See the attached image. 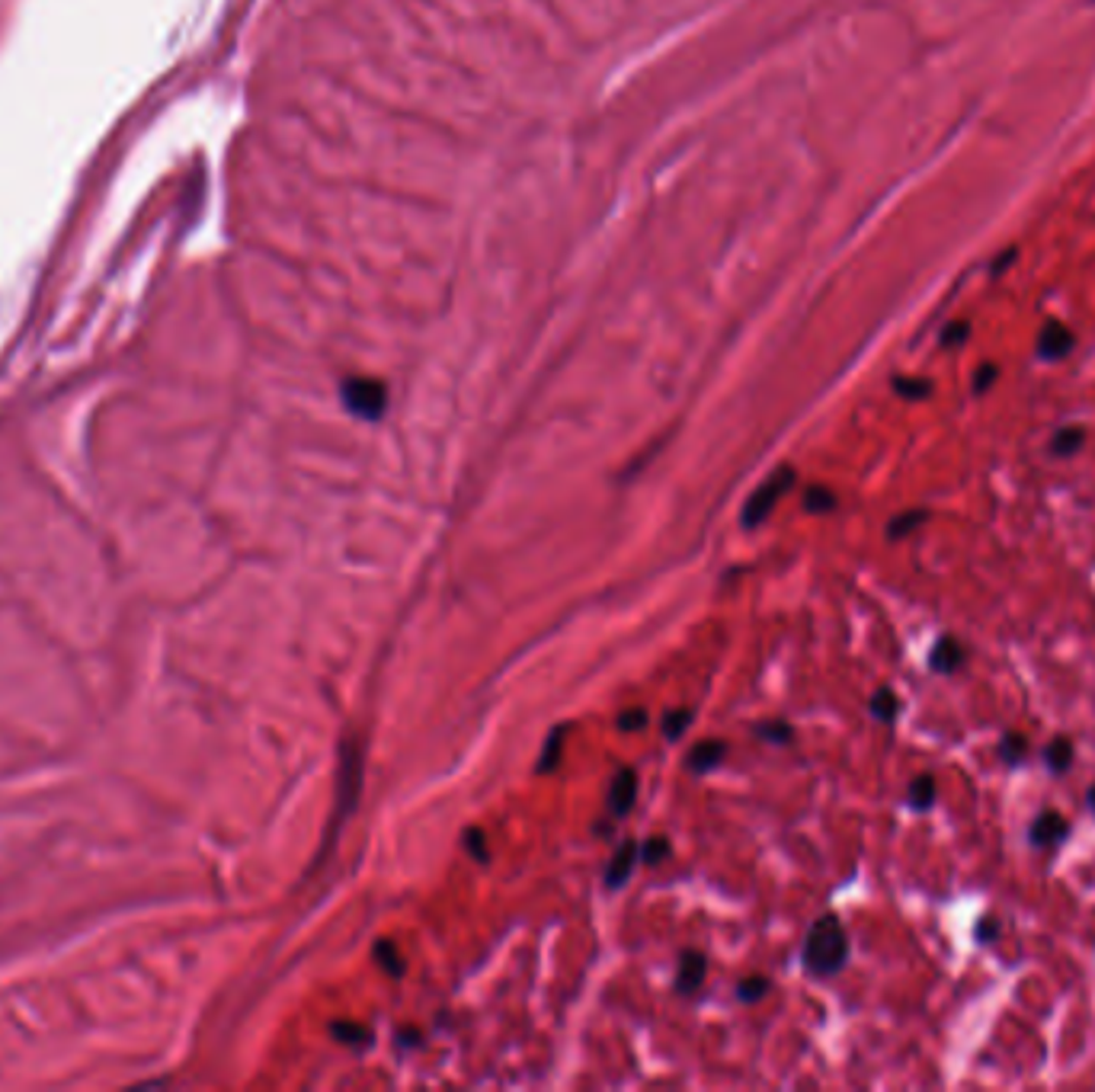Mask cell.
<instances>
[{
    "label": "cell",
    "instance_id": "1",
    "mask_svg": "<svg viewBox=\"0 0 1095 1092\" xmlns=\"http://www.w3.org/2000/svg\"><path fill=\"white\" fill-rule=\"evenodd\" d=\"M849 958V939L846 932L839 926L836 917H823L811 926L808 932V942H805V965L826 977V974H836Z\"/></svg>",
    "mask_w": 1095,
    "mask_h": 1092
},
{
    "label": "cell",
    "instance_id": "2",
    "mask_svg": "<svg viewBox=\"0 0 1095 1092\" xmlns=\"http://www.w3.org/2000/svg\"><path fill=\"white\" fill-rule=\"evenodd\" d=\"M791 484H794V471H791V468H779V471H772V474L766 477V481L753 491V497L746 500V506H743V516H740L743 529H756L759 522H766V519H769V513L776 510V503H779V500L791 491Z\"/></svg>",
    "mask_w": 1095,
    "mask_h": 1092
},
{
    "label": "cell",
    "instance_id": "3",
    "mask_svg": "<svg viewBox=\"0 0 1095 1092\" xmlns=\"http://www.w3.org/2000/svg\"><path fill=\"white\" fill-rule=\"evenodd\" d=\"M343 404L362 420H379L388 407V391L382 382L371 379H350L343 385Z\"/></svg>",
    "mask_w": 1095,
    "mask_h": 1092
},
{
    "label": "cell",
    "instance_id": "4",
    "mask_svg": "<svg viewBox=\"0 0 1095 1092\" xmlns=\"http://www.w3.org/2000/svg\"><path fill=\"white\" fill-rule=\"evenodd\" d=\"M1066 836H1070V823H1066V820H1063L1060 814H1054V811L1038 814L1034 823H1031V830H1028V840H1031V846H1038V849L1060 846Z\"/></svg>",
    "mask_w": 1095,
    "mask_h": 1092
},
{
    "label": "cell",
    "instance_id": "5",
    "mask_svg": "<svg viewBox=\"0 0 1095 1092\" xmlns=\"http://www.w3.org/2000/svg\"><path fill=\"white\" fill-rule=\"evenodd\" d=\"M1073 343H1077V337L1066 330L1060 321H1048L1038 334V356L1048 359V362H1057V359H1063L1066 353L1073 350Z\"/></svg>",
    "mask_w": 1095,
    "mask_h": 1092
},
{
    "label": "cell",
    "instance_id": "6",
    "mask_svg": "<svg viewBox=\"0 0 1095 1092\" xmlns=\"http://www.w3.org/2000/svg\"><path fill=\"white\" fill-rule=\"evenodd\" d=\"M965 660H968V651H965V645H961L957 641V637H951V634H945V637H939V641H936V648H932L929 651V667L932 670H936V673H954V670H961V667H965Z\"/></svg>",
    "mask_w": 1095,
    "mask_h": 1092
},
{
    "label": "cell",
    "instance_id": "7",
    "mask_svg": "<svg viewBox=\"0 0 1095 1092\" xmlns=\"http://www.w3.org/2000/svg\"><path fill=\"white\" fill-rule=\"evenodd\" d=\"M637 802V776L634 769H619L609 788V811L616 817H625Z\"/></svg>",
    "mask_w": 1095,
    "mask_h": 1092
},
{
    "label": "cell",
    "instance_id": "8",
    "mask_svg": "<svg viewBox=\"0 0 1095 1092\" xmlns=\"http://www.w3.org/2000/svg\"><path fill=\"white\" fill-rule=\"evenodd\" d=\"M640 859V846L637 843H625L616 849V856H612L609 868H605V885L609 888H622L631 871H634V862Z\"/></svg>",
    "mask_w": 1095,
    "mask_h": 1092
},
{
    "label": "cell",
    "instance_id": "9",
    "mask_svg": "<svg viewBox=\"0 0 1095 1092\" xmlns=\"http://www.w3.org/2000/svg\"><path fill=\"white\" fill-rule=\"evenodd\" d=\"M705 980V958L699 951H686L679 958V974H676V990L679 993H696Z\"/></svg>",
    "mask_w": 1095,
    "mask_h": 1092
},
{
    "label": "cell",
    "instance_id": "10",
    "mask_svg": "<svg viewBox=\"0 0 1095 1092\" xmlns=\"http://www.w3.org/2000/svg\"><path fill=\"white\" fill-rule=\"evenodd\" d=\"M725 740H702L696 750L689 753V769L692 772H708L714 769L720 759H725Z\"/></svg>",
    "mask_w": 1095,
    "mask_h": 1092
},
{
    "label": "cell",
    "instance_id": "11",
    "mask_svg": "<svg viewBox=\"0 0 1095 1092\" xmlns=\"http://www.w3.org/2000/svg\"><path fill=\"white\" fill-rule=\"evenodd\" d=\"M1083 442H1086L1083 426H1063V430H1057L1054 439H1051V452L1057 459H1066V456H1077V452L1083 449Z\"/></svg>",
    "mask_w": 1095,
    "mask_h": 1092
},
{
    "label": "cell",
    "instance_id": "12",
    "mask_svg": "<svg viewBox=\"0 0 1095 1092\" xmlns=\"http://www.w3.org/2000/svg\"><path fill=\"white\" fill-rule=\"evenodd\" d=\"M1045 766L1054 772V776H1063V772L1073 766V743L1066 740V737L1051 740L1048 750H1045Z\"/></svg>",
    "mask_w": 1095,
    "mask_h": 1092
},
{
    "label": "cell",
    "instance_id": "13",
    "mask_svg": "<svg viewBox=\"0 0 1095 1092\" xmlns=\"http://www.w3.org/2000/svg\"><path fill=\"white\" fill-rule=\"evenodd\" d=\"M906 802H910L913 811H929L932 805H936V779H932V776L913 779L910 794H906Z\"/></svg>",
    "mask_w": 1095,
    "mask_h": 1092
},
{
    "label": "cell",
    "instance_id": "14",
    "mask_svg": "<svg viewBox=\"0 0 1095 1092\" xmlns=\"http://www.w3.org/2000/svg\"><path fill=\"white\" fill-rule=\"evenodd\" d=\"M871 714L877 717V722H885V725H891L894 722V717L900 714V699L894 696V689H877L874 692V696H871Z\"/></svg>",
    "mask_w": 1095,
    "mask_h": 1092
},
{
    "label": "cell",
    "instance_id": "15",
    "mask_svg": "<svg viewBox=\"0 0 1095 1092\" xmlns=\"http://www.w3.org/2000/svg\"><path fill=\"white\" fill-rule=\"evenodd\" d=\"M1025 756H1028V740H1025L1022 734H1016V731L1003 734V740H1000V759H1003L1006 766H1019V763H1025Z\"/></svg>",
    "mask_w": 1095,
    "mask_h": 1092
},
{
    "label": "cell",
    "instance_id": "16",
    "mask_svg": "<svg viewBox=\"0 0 1095 1092\" xmlns=\"http://www.w3.org/2000/svg\"><path fill=\"white\" fill-rule=\"evenodd\" d=\"M926 519H929V513H926V510H910V513H903V516L891 519V525H888V536H891V539H903V536H910V532H913L916 525H923Z\"/></svg>",
    "mask_w": 1095,
    "mask_h": 1092
},
{
    "label": "cell",
    "instance_id": "17",
    "mask_svg": "<svg viewBox=\"0 0 1095 1092\" xmlns=\"http://www.w3.org/2000/svg\"><path fill=\"white\" fill-rule=\"evenodd\" d=\"M836 506V494L826 488H808L805 491V510L808 513H830Z\"/></svg>",
    "mask_w": 1095,
    "mask_h": 1092
},
{
    "label": "cell",
    "instance_id": "18",
    "mask_svg": "<svg viewBox=\"0 0 1095 1092\" xmlns=\"http://www.w3.org/2000/svg\"><path fill=\"white\" fill-rule=\"evenodd\" d=\"M894 391L906 401H923V397L932 394V385L926 379H894Z\"/></svg>",
    "mask_w": 1095,
    "mask_h": 1092
},
{
    "label": "cell",
    "instance_id": "19",
    "mask_svg": "<svg viewBox=\"0 0 1095 1092\" xmlns=\"http://www.w3.org/2000/svg\"><path fill=\"white\" fill-rule=\"evenodd\" d=\"M334 1038H337V1042H343V1045H365L368 1042V1031L362 1028V1025H356V1022H334Z\"/></svg>",
    "mask_w": 1095,
    "mask_h": 1092
},
{
    "label": "cell",
    "instance_id": "20",
    "mask_svg": "<svg viewBox=\"0 0 1095 1092\" xmlns=\"http://www.w3.org/2000/svg\"><path fill=\"white\" fill-rule=\"evenodd\" d=\"M689 725H692V711H689V708L670 711V714L663 717V734H666V740H676Z\"/></svg>",
    "mask_w": 1095,
    "mask_h": 1092
},
{
    "label": "cell",
    "instance_id": "21",
    "mask_svg": "<svg viewBox=\"0 0 1095 1092\" xmlns=\"http://www.w3.org/2000/svg\"><path fill=\"white\" fill-rule=\"evenodd\" d=\"M560 747H564V731H554L545 743L542 750V763H539V772H551L557 766V756H560Z\"/></svg>",
    "mask_w": 1095,
    "mask_h": 1092
},
{
    "label": "cell",
    "instance_id": "22",
    "mask_svg": "<svg viewBox=\"0 0 1095 1092\" xmlns=\"http://www.w3.org/2000/svg\"><path fill=\"white\" fill-rule=\"evenodd\" d=\"M666 856H670V843H666L663 836H654L651 843L640 846V859H644L648 865H660Z\"/></svg>",
    "mask_w": 1095,
    "mask_h": 1092
},
{
    "label": "cell",
    "instance_id": "23",
    "mask_svg": "<svg viewBox=\"0 0 1095 1092\" xmlns=\"http://www.w3.org/2000/svg\"><path fill=\"white\" fill-rule=\"evenodd\" d=\"M376 958H379L382 968H385L388 974H400V971H404V968H400V954H397V948H394L391 942H379V945H376Z\"/></svg>",
    "mask_w": 1095,
    "mask_h": 1092
},
{
    "label": "cell",
    "instance_id": "24",
    "mask_svg": "<svg viewBox=\"0 0 1095 1092\" xmlns=\"http://www.w3.org/2000/svg\"><path fill=\"white\" fill-rule=\"evenodd\" d=\"M769 990V980L766 977H753V980H743L740 983V1000L743 1003H753V1000H762Z\"/></svg>",
    "mask_w": 1095,
    "mask_h": 1092
},
{
    "label": "cell",
    "instance_id": "25",
    "mask_svg": "<svg viewBox=\"0 0 1095 1092\" xmlns=\"http://www.w3.org/2000/svg\"><path fill=\"white\" fill-rule=\"evenodd\" d=\"M971 337V324L968 321H954L951 327H945L942 334V346H948V350H954V346H961Z\"/></svg>",
    "mask_w": 1095,
    "mask_h": 1092
},
{
    "label": "cell",
    "instance_id": "26",
    "mask_svg": "<svg viewBox=\"0 0 1095 1092\" xmlns=\"http://www.w3.org/2000/svg\"><path fill=\"white\" fill-rule=\"evenodd\" d=\"M1000 920L996 917H983L980 923H977V942H983V945H990L996 936H1000Z\"/></svg>",
    "mask_w": 1095,
    "mask_h": 1092
},
{
    "label": "cell",
    "instance_id": "27",
    "mask_svg": "<svg viewBox=\"0 0 1095 1092\" xmlns=\"http://www.w3.org/2000/svg\"><path fill=\"white\" fill-rule=\"evenodd\" d=\"M465 849L474 852L477 862H487V846H484V833L480 830H465Z\"/></svg>",
    "mask_w": 1095,
    "mask_h": 1092
},
{
    "label": "cell",
    "instance_id": "28",
    "mask_svg": "<svg viewBox=\"0 0 1095 1092\" xmlns=\"http://www.w3.org/2000/svg\"><path fill=\"white\" fill-rule=\"evenodd\" d=\"M996 376H1000V368H996L993 362L980 365V368H977V379H974V391H977V394H983L986 388H990V385L996 382Z\"/></svg>",
    "mask_w": 1095,
    "mask_h": 1092
},
{
    "label": "cell",
    "instance_id": "29",
    "mask_svg": "<svg viewBox=\"0 0 1095 1092\" xmlns=\"http://www.w3.org/2000/svg\"><path fill=\"white\" fill-rule=\"evenodd\" d=\"M644 725H648V711H644V708H631V711H625V714L619 717V728H622V731H640Z\"/></svg>",
    "mask_w": 1095,
    "mask_h": 1092
},
{
    "label": "cell",
    "instance_id": "30",
    "mask_svg": "<svg viewBox=\"0 0 1095 1092\" xmlns=\"http://www.w3.org/2000/svg\"><path fill=\"white\" fill-rule=\"evenodd\" d=\"M762 731H769V734H762V737H769V740H788V737H791V728H788V725H762Z\"/></svg>",
    "mask_w": 1095,
    "mask_h": 1092
},
{
    "label": "cell",
    "instance_id": "31",
    "mask_svg": "<svg viewBox=\"0 0 1095 1092\" xmlns=\"http://www.w3.org/2000/svg\"><path fill=\"white\" fill-rule=\"evenodd\" d=\"M1086 802H1089V808H1092V811H1095V788H1092V791H1089V797H1086Z\"/></svg>",
    "mask_w": 1095,
    "mask_h": 1092
}]
</instances>
